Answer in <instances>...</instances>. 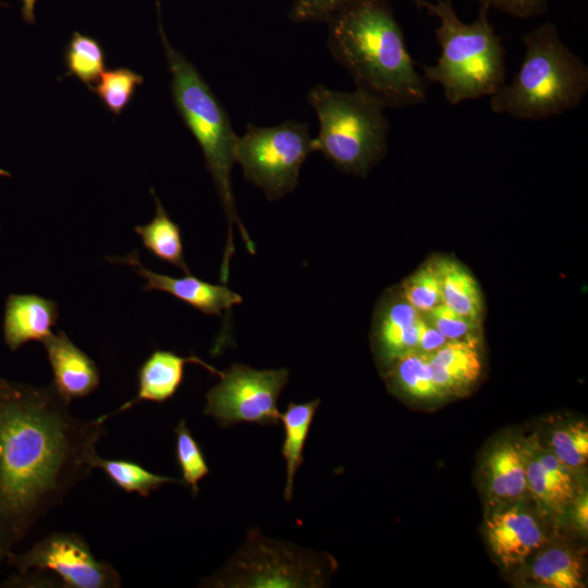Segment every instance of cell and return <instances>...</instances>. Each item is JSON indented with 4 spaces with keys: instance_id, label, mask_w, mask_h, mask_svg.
Here are the masks:
<instances>
[{
    "instance_id": "cell-1",
    "label": "cell",
    "mask_w": 588,
    "mask_h": 588,
    "mask_svg": "<svg viewBox=\"0 0 588 588\" xmlns=\"http://www.w3.org/2000/svg\"><path fill=\"white\" fill-rule=\"evenodd\" d=\"M106 421L74 417L51 383L0 377V563L95 469Z\"/></svg>"
},
{
    "instance_id": "cell-2",
    "label": "cell",
    "mask_w": 588,
    "mask_h": 588,
    "mask_svg": "<svg viewBox=\"0 0 588 588\" xmlns=\"http://www.w3.org/2000/svg\"><path fill=\"white\" fill-rule=\"evenodd\" d=\"M328 25V49L357 90L384 108L425 101L426 79L415 70L388 0H354Z\"/></svg>"
},
{
    "instance_id": "cell-3",
    "label": "cell",
    "mask_w": 588,
    "mask_h": 588,
    "mask_svg": "<svg viewBox=\"0 0 588 588\" xmlns=\"http://www.w3.org/2000/svg\"><path fill=\"white\" fill-rule=\"evenodd\" d=\"M159 34L171 73L170 89L174 107L201 148L206 167L213 180L226 221L228 237L220 267V280L226 283L230 259L234 254L233 225H237L245 246L255 254V245L241 222L231 185L235 163V134L229 115L196 66L169 42L160 20Z\"/></svg>"
},
{
    "instance_id": "cell-4",
    "label": "cell",
    "mask_w": 588,
    "mask_h": 588,
    "mask_svg": "<svg viewBox=\"0 0 588 588\" xmlns=\"http://www.w3.org/2000/svg\"><path fill=\"white\" fill-rule=\"evenodd\" d=\"M437 16L434 35L441 48L432 66H422L424 78L438 83L451 105L492 96L505 84V51L489 21L488 5L481 4L475 22H462L452 0H412Z\"/></svg>"
},
{
    "instance_id": "cell-5",
    "label": "cell",
    "mask_w": 588,
    "mask_h": 588,
    "mask_svg": "<svg viewBox=\"0 0 588 588\" xmlns=\"http://www.w3.org/2000/svg\"><path fill=\"white\" fill-rule=\"evenodd\" d=\"M526 53L509 85L490 96L495 113L523 120L562 114L576 108L588 90V69L562 42L552 23L524 35Z\"/></svg>"
},
{
    "instance_id": "cell-6",
    "label": "cell",
    "mask_w": 588,
    "mask_h": 588,
    "mask_svg": "<svg viewBox=\"0 0 588 588\" xmlns=\"http://www.w3.org/2000/svg\"><path fill=\"white\" fill-rule=\"evenodd\" d=\"M307 100L319 121L317 151L339 170L365 176L387 150L385 108L357 89L338 91L320 84Z\"/></svg>"
},
{
    "instance_id": "cell-7",
    "label": "cell",
    "mask_w": 588,
    "mask_h": 588,
    "mask_svg": "<svg viewBox=\"0 0 588 588\" xmlns=\"http://www.w3.org/2000/svg\"><path fill=\"white\" fill-rule=\"evenodd\" d=\"M333 566L328 554L268 539L250 529L246 541L228 564L203 580L200 586L318 588L324 586Z\"/></svg>"
},
{
    "instance_id": "cell-8",
    "label": "cell",
    "mask_w": 588,
    "mask_h": 588,
    "mask_svg": "<svg viewBox=\"0 0 588 588\" xmlns=\"http://www.w3.org/2000/svg\"><path fill=\"white\" fill-rule=\"evenodd\" d=\"M314 151L316 142L307 123L289 120L268 127L248 123L237 137L235 162L247 181L275 200L296 188L301 168Z\"/></svg>"
},
{
    "instance_id": "cell-9",
    "label": "cell",
    "mask_w": 588,
    "mask_h": 588,
    "mask_svg": "<svg viewBox=\"0 0 588 588\" xmlns=\"http://www.w3.org/2000/svg\"><path fill=\"white\" fill-rule=\"evenodd\" d=\"M289 377L286 368L255 369L233 364L220 372V381L208 390L204 414L221 428L241 422L278 425V400Z\"/></svg>"
},
{
    "instance_id": "cell-10",
    "label": "cell",
    "mask_w": 588,
    "mask_h": 588,
    "mask_svg": "<svg viewBox=\"0 0 588 588\" xmlns=\"http://www.w3.org/2000/svg\"><path fill=\"white\" fill-rule=\"evenodd\" d=\"M3 563L16 572L50 571L66 588H119L118 571L98 560L87 541L76 532L54 531L23 552L11 551Z\"/></svg>"
},
{
    "instance_id": "cell-11",
    "label": "cell",
    "mask_w": 588,
    "mask_h": 588,
    "mask_svg": "<svg viewBox=\"0 0 588 588\" xmlns=\"http://www.w3.org/2000/svg\"><path fill=\"white\" fill-rule=\"evenodd\" d=\"M107 260L130 267L145 280V292L168 293L207 316H221L224 310L242 304L243 301L238 293L228 286L206 282L191 273L183 278H173L152 271L143 265L137 249L124 256L107 257Z\"/></svg>"
},
{
    "instance_id": "cell-12",
    "label": "cell",
    "mask_w": 588,
    "mask_h": 588,
    "mask_svg": "<svg viewBox=\"0 0 588 588\" xmlns=\"http://www.w3.org/2000/svg\"><path fill=\"white\" fill-rule=\"evenodd\" d=\"M52 370V387L70 404L91 394L100 384V371L94 362L63 331L42 341Z\"/></svg>"
},
{
    "instance_id": "cell-13",
    "label": "cell",
    "mask_w": 588,
    "mask_h": 588,
    "mask_svg": "<svg viewBox=\"0 0 588 588\" xmlns=\"http://www.w3.org/2000/svg\"><path fill=\"white\" fill-rule=\"evenodd\" d=\"M424 322L422 315L402 296H388L377 311L372 329L379 362L391 365L399 357L417 351Z\"/></svg>"
},
{
    "instance_id": "cell-14",
    "label": "cell",
    "mask_w": 588,
    "mask_h": 588,
    "mask_svg": "<svg viewBox=\"0 0 588 588\" xmlns=\"http://www.w3.org/2000/svg\"><path fill=\"white\" fill-rule=\"evenodd\" d=\"M187 364H196L209 372L219 376L221 371L201 358L181 356L173 351L155 350L140 365L137 373L138 390L136 395L112 413L102 415L106 420L125 412L139 402L163 403L172 399L180 389Z\"/></svg>"
},
{
    "instance_id": "cell-15",
    "label": "cell",
    "mask_w": 588,
    "mask_h": 588,
    "mask_svg": "<svg viewBox=\"0 0 588 588\" xmlns=\"http://www.w3.org/2000/svg\"><path fill=\"white\" fill-rule=\"evenodd\" d=\"M485 527L489 547L504 566L522 563L547 542L536 518L519 507L495 512Z\"/></svg>"
},
{
    "instance_id": "cell-16",
    "label": "cell",
    "mask_w": 588,
    "mask_h": 588,
    "mask_svg": "<svg viewBox=\"0 0 588 588\" xmlns=\"http://www.w3.org/2000/svg\"><path fill=\"white\" fill-rule=\"evenodd\" d=\"M59 318L54 301L36 294H10L5 302L3 341L14 352L33 341H45Z\"/></svg>"
},
{
    "instance_id": "cell-17",
    "label": "cell",
    "mask_w": 588,
    "mask_h": 588,
    "mask_svg": "<svg viewBox=\"0 0 588 588\" xmlns=\"http://www.w3.org/2000/svg\"><path fill=\"white\" fill-rule=\"evenodd\" d=\"M428 359L433 380L444 396L467 391L482 370L476 339L448 341Z\"/></svg>"
},
{
    "instance_id": "cell-18",
    "label": "cell",
    "mask_w": 588,
    "mask_h": 588,
    "mask_svg": "<svg viewBox=\"0 0 588 588\" xmlns=\"http://www.w3.org/2000/svg\"><path fill=\"white\" fill-rule=\"evenodd\" d=\"M525 450L527 489L539 504L550 512L561 513L574 499V482L569 468L552 452Z\"/></svg>"
},
{
    "instance_id": "cell-19",
    "label": "cell",
    "mask_w": 588,
    "mask_h": 588,
    "mask_svg": "<svg viewBox=\"0 0 588 588\" xmlns=\"http://www.w3.org/2000/svg\"><path fill=\"white\" fill-rule=\"evenodd\" d=\"M490 495L500 502H513L527 489L525 450L510 440L497 442L486 458Z\"/></svg>"
},
{
    "instance_id": "cell-20",
    "label": "cell",
    "mask_w": 588,
    "mask_h": 588,
    "mask_svg": "<svg viewBox=\"0 0 588 588\" xmlns=\"http://www.w3.org/2000/svg\"><path fill=\"white\" fill-rule=\"evenodd\" d=\"M320 404V399L304 403L289 402L285 412L281 413L284 429L281 454L286 470L283 497L287 502L292 500L295 475L304 463L305 443Z\"/></svg>"
},
{
    "instance_id": "cell-21",
    "label": "cell",
    "mask_w": 588,
    "mask_h": 588,
    "mask_svg": "<svg viewBox=\"0 0 588 588\" xmlns=\"http://www.w3.org/2000/svg\"><path fill=\"white\" fill-rule=\"evenodd\" d=\"M156 203L154 218L146 224L136 225L134 231L143 246L156 258L181 269L185 274L191 269L185 261L180 226L169 217L155 191L150 189Z\"/></svg>"
},
{
    "instance_id": "cell-22",
    "label": "cell",
    "mask_w": 588,
    "mask_h": 588,
    "mask_svg": "<svg viewBox=\"0 0 588 588\" xmlns=\"http://www.w3.org/2000/svg\"><path fill=\"white\" fill-rule=\"evenodd\" d=\"M434 265L440 279L442 303L457 314L478 321L482 299L475 278L454 259H437Z\"/></svg>"
},
{
    "instance_id": "cell-23",
    "label": "cell",
    "mask_w": 588,
    "mask_h": 588,
    "mask_svg": "<svg viewBox=\"0 0 588 588\" xmlns=\"http://www.w3.org/2000/svg\"><path fill=\"white\" fill-rule=\"evenodd\" d=\"M389 373L391 388L411 400L433 401L444 397L436 384L428 355L414 351L392 364Z\"/></svg>"
},
{
    "instance_id": "cell-24",
    "label": "cell",
    "mask_w": 588,
    "mask_h": 588,
    "mask_svg": "<svg viewBox=\"0 0 588 588\" xmlns=\"http://www.w3.org/2000/svg\"><path fill=\"white\" fill-rule=\"evenodd\" d=\"M531 579L541 587L581 588L584 567L581 561L569 550L549 548L539 553L530 569Z\"/></svg>"
},
{
    "instance_id": "cell-25",
    "label": "cell",
    "mask_w": 588,
    "mask_h": 588,
    "mask_svg": "<svg viewBox=\"0 0 588 588\" xmlns=\"http://www.w3.org/2000/svg\"><path fill=\"white\" fill-rule=\"evenodd\" d=\"M95 468L102 469L107 477L121 490L127 493L135 492L143 498H147L166 483L184 485L182 479L155 474L140 464L128 460H111L97 456Z\"/></svg>"
},
{
    "instance_id": "cell-26",
    "label": "cell",
    "mask_w": 588,
    "mask_h": 588,
    "mask_svg": "<svg viewBox=\"0 0 588 588\" xmlns=\"http://www.w3.org/2000/svg\"><path fill=\"white\" fill-rule=\"evenodd\" d=\"M64 76H74L90 89L106 66V54L100 42L78 32H73L64 50Z\"/></svg>"
},
{
    "instance_id": "cell-27",
    "label": "cell",
    "mask_w": 588,
    "mask_h": 588,
    "mask_svg": "<svg viewBox=\"0 0 588 588\" xmlns=\"http://www.w3.org/2000/svg\"><path fill=\"white\" fill-rule=\"evenodd\" d=\"M100 82L89 90L95 93L103 106L115 117L132 101L138 86L143 85L144 77L128 69L117 68L103 71Z\"/></svg>"
},
{
    "instance_id": "cell-28",
    "label": "cell",
    "mask_w": 588,
    "mask_h": 588,
    "mask_svg": "<svg viewBox=\"0 0 588 588\" xmlns=\"http://www.w3.org/2000/svg\"><path fill=\"white\" fill-rule=\"evenodd\" d=\"M175 456L182 473L184 485L189 487L193 497L199 492V482L210 473L205 455L187 427L186 419L181 418L174 430Z\"/></svg>"
},
{
    "instance_id": "cell-29",
    "label": "cell",
    "mask_w": 588,
    "mask_h": 588,
    "mask_svg": "<svg viewBox=\"0 0 588 588\" xmlns=\"http://www.w3.org/2000/svg\"><path fill=\"white\" fill-rule=\"evenodd\" d=\"M401 296L421 315L441 304L440 279L434 262L411 274L402 284Z\"/></svg>"
},
{
    "instance_id": "cell-30",
    "label": "cell",
    "mask_w": 588,
    "mask_h": 588,
    "mask_svg": "<svg viewBox=\"0 0 588 588\" xmlns=\"http://www.w3.org/2000/svg\"><path fill=\"white\" fill-rule=\"evenodd\" d=\"M552 453L569 469L579 468L588 458V430L583 422L556 429L550 440Z\"/></svg>"
},
{
    "instance_id": "cell-31",
    "label": "cell",
    "mask_w": 588,
    "mask_h": 588,
    "mask_svg": "<svg viewBox=\"0 0 588 588\" xmlns=\"http://www.w3.org/2000/svg\"><path fill=\"white\" fill-rule=\"evenodd\" d=\"M427 320L434 326L448 341L475 339L478 321L464 317L452 310L443 303L429 313Z\"/></svg>"
},
{
    "instance_id": "cell-32",
    "label": "cell",
    "mask_w": 588,
    "mask_h": 588,
    "mask_svg": "<svg viewBox=\"0 0 588 588\" xmlns=\"http://www.w3.org/2000/svg\"><path fill=\"white\" fill-rule=\"evenodd\" d=\"M354 0H294L289 17L294 23L329 22Z\"/></svg>"
},
{
    "instance_id": "cell-33",
    "label": "cell",
    "mask_w": 588,
    "mask_h": 588,
    "mask_svg": "<svg viewBox=\"0 0 588 588\" xmlns=\"http://www.w3.org/2000/svg\"><path fill=\"white\" fill-rule=\"evenodd\" d=\"M481 4L495 8L515 17H534L547 11L546 0H478Z\"/></svg>"
},
{
    "instance_id": "cell-34",
    "label": "cell",
    "mask_w": 588,
    "mask_h": 588,
    "mask_svg": "<svg viewBox=\"0 0 588 588\" xmlns=\"http://www.w3.org/2000/svg\"><path fill=\"white\" fill-rule=\"evenodd\" d=\"M448 340L445 336L427 319H425L417 352H420L425 355H430L442 347Z\"/></svg>"
},
{
    "instance_id": "cell-35",
    "label": "cell",
    "mask_w": 588,
    "mask_h": 588,
    "mask_svg": "<svg viewBox=\"0 0 588 588\" xmlns=\"http://www.w3.org/2000/svg\"><path fill=\"white\" fill-rule=\"evenodd\" d=\"M575 522L577 526L587 531L588 528V498L587 494H581L575 504Z\"/></svg>"
},
{
    "instance_id": "cell-36",
    "label": "cell",
    "mask_w": 588,
    "mask_h": 588,
    "mask_svg": "<svg viewBox=\"0 0 588 588\" xmlns=\"http://www.w3.org/2000/svg\"><path fill=\"white\" fill-rule=\"evenodd\" d=\"M23 5L21 9V14L23 21L29 24H34L35 22V4L36 0H21Z\"/></svg>"
},
{
    "instance_id": "cell-37",
    "label": "cell",
    "mask_w": 588,
    "mask_h": 588,
    "mask_svg": "<svg viewBox=\"0 0 588 588\" xmlns=\"http://www.w3.org/2000/svg\"><path fill=\"white\" fill-rule=\"evenodd\" d=\"M0 175L10 176L11 174L5 170L0 169Z\"/></svg>"
},
{
    "instance_id": "cell-38",
    "label": "cell",
    "mask_w": 588,
    "mask_h": 588,
    "mask_svg": "<svg viewBox=\"0 0 588 588\" xmlns=\"http://www.w3.org/2000/svg\"><path fill=\"white\" fill-rule=\"evenodd\" d=\"M1 1V0H0Z\"/></svg>"
}]
</instances>
